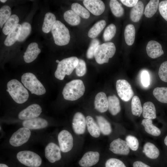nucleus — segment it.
I'll use <instances>...</instances> for the list:
<instances>
[{
	"mask_svg": "<svg viewBox=\"0 0 167 167\" xmlns=\"http://www.w3.org/2000/svg\"><path fill=\"white\" fill-rule=\"evenodd\" d=\"M83 3L86 8L95 15H100L105 9V5L101 0H84Z\"/></svg>",
	"mask_w": 167,
	"mask_h": 167,
	"instance_id": "obj_14",
	"label": "nucleus"
},
{
	"mask_svg": "<svg viewBox=\"0 0 167 167\" xmlns=\"http://www.w3.org/2000/svg\"><path fill=\"white\" fill-rule=\"evenodd\" d=\"M150 76L148 72L146 71H143L141 75V82L143 85L147 87L150 84Z\"/></svg>",
	"mask_w": 167,
	"mask_h": 167,
	"instance_id": "obj_48",
	"label": "nucleus"
},
{
	"mask_svg": "<svg viewBox=\"0 0 167 167\" xmlns=\"http://www.w3.org/2000/svg\"><path fill=\"white\" fill-rule=\"evenodd\" d=\"M105 167H126L121 160L116 158H111L108 160L105 164Z\"/></svg>",
	"mask_w": 167,
	"mask_h": 167,
	"instance_id": "obj_46",
	"label": "nucleus"
},
{
	"mask_svg": "<svg viewBox=\"0 0 167 167\" xmlns=\"http://www.w3.org/2000/svg\"><path fill=\"white\" fill-rule=\"evenodd\" d=\"M116 50L114 44L112 42L99 45L94 53V57L96 62L100 64L108 62L109 58L114 56Z\"/></svg>",
	"mask_w": 167,
	"mask_h": 167,
	"instance_id": "obj_5",
	"label": "nucleus"
},
{
	"mask_svg": "<svg viewBox=\"0 0 167 167\" xmlns=\"http://www.w3.org/2000/svg\"><path fill=\"white\" fill-rule=\"evenodd\" d=\"M116 31L115 26L113 24L109 25L105 30L103 34L104 40L108 41L111 40L115 36Z\"/></svg>",
	"mask_w": 167,
	"mask_h": 167,
	"instance_id": "obj_41",
	"label": "nucleus"
},
{
	"mask_svg": "<svg viewBox=\"0 0 167 167\" xmlns=\"http://www.w3.org/2000/svg\"><path fill=\"white\" fill-rule=\"evenodd\" d=\"M133 167H150L144 163L139 161L135 162L133 164Z\"/></svg>",
	"mask_w": 167,
	"mask_h": 167,
	"instance_id": "obj_50",
	"label": "nucleus"
},
{
	"mask_svg": "<svg viewBox=\"0 0 167 167\" xmlns=\"http://www.w3.org/2000/svg\"><path fill=\"white\" fill-rule=\"evenodd\" d=\"M95 108L101 113L106 112L108 108V98L105 93L100 92L96 95L94 101Z\"/></svg>",
	"mask_w": 167,
	"mask_h": 167,
	"instance_id": "obj_20",
	"label": "nucleus"
},
{
	"mask_svg": "<svg viewBox=\"0 0 167 167\" xmlns=\"http://www.w3.org/2000/svg\"><path fill=\"white\" fill-rule=\"evenodd\" d=\"M158 73L161 79L164 82H167V61L163 62L161 64Z\"/></svg>",
	"mask_w": 167,
	"mask_h": 167,
	"instance_id": "obj_45",
	"label": "nucleus"
},
{
	"mask_svg": "<svg viewBox=\"0 0 167 167\" xmlns=\"http://www.w3.org/2000/svg\"><path fill=\"white\" fill-rule=\"evenodd\" d=\"M144 11L143 2L139 1L137 4L131 9L130 12V18L134 22H137L141 19Z\"/></svg>",
	"mask_w": 167,
	"mask_h": 167,
	"instance_id": "obj_21",
	"label": "nucleus"
},
{
	"mask_svg": "<svg viewBox=\"0 0 167 167\" xmlns=\"http://www.w3.org/2000/svg\"><path fill=\"white\" fill-rule=\"evenodd\" d=\"M142 114L143 117L145 119L152 120L156 118V109L153 103L148 101L144 104Z\"/></svg>",
	"mask_w": 167,
	"mask_h": 167,
	"instance_id": "obj_25",
	"label": "nucleus"
},
{
	"mask_svg": "<svg viewBox=\"0 0 167 167\" xmlns=\"http://www.w3.org/2000/svg\"><path fill=\"white\" fill-rule=\"evenodd\" d=\"M141 124L144 127L145 131L149 134L156 136L160 135V130L153 124L152 120L143 119L142 121Z\"/></svg>",
	"mask_w": 167,
	"mask_h": 167,
	"instance_id": "obj_30",
	"label": "nucleus"
},
{
	"mask_svg": "<svg viewBox=\"0 0 167 167\" xmlns=\"http://www.w3.org/2000/svg\"><path fill=\"white\" fill-rule=\"evenodd\" d=\"M21 27V25L18 24L9 33L4 41V44L6 46H11L18 41Z\"/></svg>",
	"mask_w": 167,
	"mask_h": 167,
	"instance_id": "obj_22",
	"label": "nucleus"
},
{
	"mask_svg": "<svg viewBox=\"0 0 167 167\" xmlns=\"http://www.w3.org/2000/svg\"><path fill=\"white\" fill-rule=\"evenodd\" d=\"M116 88L118 96L122 101H128L133 97L134 92L131 85L127 80L123 79L117 80Z\"/></svg>",
	"mask_w": 167,
	"mask_h": 167,
	"instance_id": "obj_8",
	"label": "nucleus"
},
{
	"mask_svg": "<svg viewBox=\"0 0 167 167\" xmlns=\"http://www.w3.org/2000/svg\"><path fill=\"white\" fill-rule=\"evenodd\" d=\"M42 112V109L39 105L32 104L24 109L18 114V118L26 120L37 118Z\"/></svg>",
	"mask_w": 167,
	"mask_h": 167,
	"instance_id": "obj_11",
	"label": "nucleus"
},
{
	"mask_svg": "<svg viewBox=\"0 0 167 167\" xmlns=\"http://www.w3.org/2000/svg\"><path fill=\"white\" fill-rule=\"evenodd\" d=\"M78 62L79 59L75 56L62 60L58 63L54 73L55 77L59 80H63L66 75H69L71 74Z\"/></svg>",
	"mask_w": 167,
	"mask_h": 167,
	"instance_id": "obj_3",
	"label": "nucleus"
},
{
	"mask_svg": "<svg viewBox=\"0 0 167 167\" xmlns=\"http://www.w3.org/2000/svg\"><path fill=\"white\" fill-rule=\"evenodd\" d=\"M135 28L133 25L129 24L125 29L124 38L126 44L128 45H132L135 41Z\"/></svg>",
	"mask_w": 167,
	"mask_h": 167,
	"instance_id": "obj_29",
	"label": "nucleus"
},
{
	"mask_svg": "<svg viewBox=\"0 0 167 167\" xmlns=\"http://www.w3.org/2000/svg\"><path fill=\"white\" fill-rule=\"evenodd\" d=\"M120 1L125 6L129 7H133L139 1L138 0H121Z\"/></svg>",
	"mask_w": 167,
	"mask_h": 167,
	"instance_id": "obj_49",
	"label": "nucleus"
},
{
	"mask_svg": "<svg viewBox=\"0 0 167 167\" xmlns=\"http://www.w3.org/2000/svg\"><path fill=\"white\" fill-rule=\"evenodd\" d=\"M71 8L76 14L84 19H88L90 16L89 12L77 3L72 4Z\"/></svg>",
	"mask_w": 167,
	"mask_h": 167,
	"instance_id": "obj_38",
	"label": "nucleus"
},
{
	"mask_svg": "<svg viewBox=\"0 0 167 167\" xmlns=\"http://www.w3.org/2000/svg\"><path fill=\"white\" fill-rule=\"evenodd\" d=\"M41 52L38 45L36 42H32L28 46L23 56L24 61L29 63L34 61Z\"/></svg>",
	"mask_w": 167,
	"mask_h": 167,
	"instance_id": "obj_18",
	"label": "nucleus"
},
{
	"mask_svg": "<svg viewBox=\"0 0 167 167\" xmlns=\"http://www.w3.org/2000/svg\"><path fill=\"white\" fill-rule=\"evenodd\" d=\"M86 126V120L84 115L81 113H76L74 116L72 122V126L75 133L78 135L84 134Z\"/></svg>",
	"mask_w": 167,
	"mask_h": 167,
	"instance_id": "obj_15",
	"label": "nucleus"
},
{
	"mask_svg": "<svg viewBox=\"0 0 167 167\" xmlns=\"http://www.w3.org/2000/svg\"><path fill=\"white\" fill-rule=\"evenodd\" d=\"M100 154L97 152L89 151L83 155L79 161V165L82 167H89L96 165L99 161Z\"/></svg>",
	"mask_w": 167,
	"mask_h": 167,
	"instance_id": "obj_16",
	"label": "nucleus"
},
{
	"mask_svg": "<svg viewBox=\"0 0 167 167\" xmlns=\"http://www.w3.org/2000/svg\"><path fill=\"white\" fill-rule=\"evenodd\" d=\"M21 26L20 33L17 41L19 42L24 41L29 35L31 31V25L27 22H24Z\"/></svg>",
	"mask_w": 167,
	"mask_h": 167,
	"instance_id": "obj_40",
	"label": "nucleus"
},
{
	"mask_svg": "<svg viewBox=\"0 0 167 167\" xmlns=\"http://www.w3.org/2000/svg\"><path fill=\"white\" fill-rule=\"evenodd\" d=\"M76 75L79 77L84 76L86 72V64L83 60L79 59V62L75 68Z\"/></svg>",
	"mask_w": 167,
	"mask_h": 167,
	"instance_id": "obj_44",
	"label": "nucleus"
},
{
	"mask_svg": "<svg viewBox=\"0 0 167 167\" xmlns=\"http://www.w3.org/2000/svg\"><path fill=\"white\" fill-rule=\"evenodd\" d=\"M158 7L160 14L167 21V0L161 1L159 3Z\"/></svg>",
	"mask_w": 167,
	"mask_h": 167,
	"instance_id": "obj_47",
	"label": "nucleus"
},
{
	"mask_svg": "<svg viewBox=\"0 0 167 167\" xmlns=\"http://www.w3.org/2000/svg\"><path fill=\"white\" fill-rule=\"evenodd\" d=\"M125 139L130 148L131 150L135 151L138 149L139 148V143L136 137L131 135H128L126 136Z\"/></svg>",
	"mask_w": 167,
	"mask_h": 167,
	"instance_id": "obj_43",
	"label": "nucleus"
},
{
	"mask_svg": "<svg viewBox=\"0 0 167 167\" xmlns=\"http://www.w3.org/2000/svg\"><path fill=\"white\" fill-rule=\"evenodd\" d=\"M99 40L97 39H93L91 41L86 53V56L88 59H92L94 57L95 50L99 45Z\"/></svg>",
	"mask_w": 167,
	"mask_h": 167,
	"instance_id": "obj_42",
	"label": "nucleus"
},
{
	"mask_svg": "<svg viewBox=\"0 0 167 167\" xmlns=\"http://www.w3.org/2000/svg\"><path fill=\"white\" fill-rule=\"evenodd\" d=\"M0 167H8V166L6 164L1 163L0 164Z\"/></svg>",
	"mask_w": 167,
	"mask_h": 167,
	"instance_id": "obj_51",
	"label": "nucleus"
},
{
	"mask_svg": "<svg viewBox=\"0 0 167 167\" xmlns=\"http://www.w3.org/2000/svg\"><path fill=\"white\" fill-rule=\"evenodd\" d=\"M59 62H60V61H59L58 60H57L56 61V62H57L58 63Z\"/></svg>",
	"mask_w": 167,
	"mask_h": 167,
	"instance_id": "obj_54",
	"label": "nucleus"
},
{
	"mask_svg": "<svg viewBox=\"0 0 167 167\" xmlns=\"http://www.w3.org/2000/svg\"><path fill=\"white\" fill-rule=\"evenodd\" d=\"M143 152L147 157L152 159L157 158L160 154L158 148L150 142H147L144 144Z\"/></svg>",
	"mask_w": 167,
	"mask_h": 167,
	"instance_id": "obj_26",
	"label": "nucleus"
},
{
	"mask_svg": "<svg viewBox=\"0 0 167 167\" xmlns=\"http://www.w3.org/2000/svg\"><path fill=\"white\" fill-rule=\"evenodd\" d=\"M85 91L83 81L79 79H74L67 83L64 87L62 94L66 100L74 101L82 96Z\"/></svg>",
	"mask_w": 167,
	"mask_h": 167,
	"instance_id": "obj_1",
	"label": "nucleus"
},
{
	"mask_svg": "<svg viewBox=\"0 0 167 167\" xmlns=\"http://www.w3.org/2000/svg\"><path fill=\"white\" fill-rule=\"evenodd\" d=\"M45 156L49 162L54 163L61 158L60 149L55 143H50L45 148Z\"/></svg>",
	"mask_w": 167,
	"mask_h": 167,
	"instance_id": "obj_12",
	"label": "nucleus"
},
{
	"mask_svg": "<svg viewBox=\"0 0 167 167\" xmlns=\"http://www.w3.org/2000/svg\"><path fill=\"white\" fill-rule=\"evenodd\" d=\"M24 127L31 129H40L45 128L48 125V122L45 119L37 117L24 120L22 122Z\"/></svg>",
	"mask_w": 167,
	"mask_h": 167,
	"instance_id": "obj_19",
	"label": "nucleus"
},
{
	"mask_svg": "<svg viewBox=\"0 0 167 167\" xmlns=\"http://www.w3.org/2000/svg\"><path fill=\"white\" fill-rule=\"evenodd\" d=\"M96 118L101 132L104 135L111 134L112 130L110 123L102 116H97Z\"/></svg>",
	"mask_w": 167,
	"mask_h": 167,
	"instance_id": "obj_28",
	"label": "nucleus"
},
{
	"mask_svg": "<svg viewBox=\"0 0 167 167\" xmlns=\"http://www.w3.org/2000/svg\"><path fill=\"white\" fill-rule=\"evenodd\" d=\"M55 43L63 46L69 43L70 36L69 31L66 26L59 20H56L51 29Z\"/></svg>",
	"mask_w": 167,
	"mask_h": 167,
	"instance_id": "obj_4",
	"label": "nucleus"
},
{
	"mask_svg": "<svg viewBox=\"0 0 167 167\" xmlns=\"http://www.w3.org/2000/svg\"><path fill=\"white\" fill-rule=\"evenodd\" d=\"M56 20V17L54 14L50 12L47 13L45 15L42 25L43 32L45 33L49 32Z\"/></svg>",
	"mask_w": 167,
	"mask_h": 167,
	"instance_id": "obj_27",
	"label": "nucleus"
},
{
	"mask_svg": "<svg viewBox=\"0 0 167 167\" xmlns=\"http://www.w3.org/2000/svg\"><path fill=\"white\" fill-rule=\"evenodd\" d=\"M109 150L115 154L122 155H127L130 152V148L127 142L119 138L111 142Z\"/></svg>",
	"mask_w": 167,
	"mask_h": 167,
	"instance_id": "obj_13",
	"label": "nucleus"
},
{
	"mask_svg": "<svg viewBox=\"0 0 167 167\" xmlns=\"http://www.w3.org/2000/svg\"><path fill=\"white\" fill-rule=\"evenodd\" d=\"M108 109L110 113L115 115L121 110V106L118 98L115 95L109 96L108 98Z\"/></svg>",
	"mask_w": 167,
	"mask_h": 167,
	"instance_id": "obj_24",
	"label": "nucleus"
},
{
	"mask_svg": "<svg viewBox=\"0 0 167 167\" xmlns=\"http://www.w3.org/2000/svg\"><path fill=\"white\" fill-rule=\"evenodd\" d=\"M164 143L165 145L167 146V135L166 136L164 139Z\"/></svg>",
	"mask_w": 167,
	"mask_h": 167,
	"instance_id": "obj_52",
	"label": "nucleus"
},
{
	"mask_svg": "<svg viewBox=\"0 0 167 167\" xmlns=\"http://www.w3.org/2000/svg\"><path fill=\"white\" fill-rule=\"evenodd\" d=\"M21 81L25 87L32 93L41 95L46 92L44 86L32 73L28 72L24 74L21 76Z\"/></svg>",
	"mask_w": 167,
	"mask_h": 167,
	"instance_id": "obj_6",
	"label": "nucleus"
},
{
	"mask_svg": "<svg viewBox=\"0 0 167 167\" xmlns=\"http://www.w3.org/2000/svg\"><path fill=\"white\" fill-rule=\"evenodd\" d=\"M18 160L22 164L30 167H38L41 165L42 160L36 153L30 151H23L16 155Z\"/></svg>",
	"mask_w": 167,
	"mask_h": 167,
	"instance_id": "obj_7",
	"label": "nucleus"
},
{
	"mask_svg": "<svg viewBox=\"0 0 167 167\" xmlns=\"http://www.w3.org/2000/svg\"><path fill=\"white\" fill-rule=\"evenodd\" d=\"M146 50L148 56L152 58L159 57L164 54L161 45L155 41H150L148 42Z\"/></svg>",
	"mask_w": 167,
	"mask_h": 167,
	"instance_id": "obj_17",
	"label": "nucleus"
},
{
	"mask_svg": "<svg viewBox=\"0 0 167 167\" xmlns=\"http://www.w3.org/2000/svg\"><path fill=\"white\" fill-rule=\"evenodd\" d=\"M159 0H150L146 5L144 11V14L148 18L152 17L156 12L159 4Z\"/></svg>",
	"mask_w": 167,
	"mask_h": 167,
	"instance_id": "obj_34",
	"label": "nucleus"
},
{
	"mask_svg": "<svg viewBox=\"0 0 167 167\" xmlns=\"http://www.w3.org/2000/svg\"><path fill=\"white\" fill-rule=\"evenodd\" d=\"M0 1L1 2L4 3L6 2L7 1L6 0H0Z\"/></svg>",
	"mask_w": 167,
	"mask_h": 167,
	"instance_id": "obj_53",
	"label": "nucleus"
},
{
	"mask_svg": "<svg viewBox=\"0 0 167 167\" xmlns=\"http://www.w3.org/2000/svg\"><path fill=\"white\" fill-rule=\"evenodd\" d=\"M153 94L159 102L167 103V87H156L153 90Z\"/></svg>",
	"mask_w": 167,
	"mask_h": 167,
	"instance_id": "obj_35",
	"label": "nucleus"
},
{
	"mask_svg": "<svg viewBox=\"0 0 167 167\" xmlns=\"http://www.w3.org/2000/svg\"><path fill=\"white\" fill-rule=\"evenodd\" d=\"M106 25L105 20H102L97 22L90 29L88 33L89 37L95 38L102 31Z\"/></svg>",
	"mask_w": 167,
	"mask_h": 167,
	"instance_id": "obj_32",
	"label": "nucleus"
},
{
	"mask_svg": "<svg viewBox=\"0 0 167 167\" xmlns=\"http://www.w3.org/2000/svg\"><path fill=\"white\" fill-rule=\"evenodd\" d=\"M86 126L90 135L95 138L98 137L100 135V130L98 125L90 116L86 118Z\"/></svg>",
	"mask_w": 167,
	"mask_h": 167,
	"instance_id": "obj_23",
	"label": "nucleus"
},
{
	"mask_svg": "<svg viewBox=\"0 0 167 167\" xmlns=\"http://www.w3.org/2000/svg\"><path fill=\"white\" fill-rule=\"evenodd\" d=\"M31 135L29 129L25 127L20 128L12 134L9 143L13 146H19L28 141Z\"/></svg>",
	"mask_w": 167,
	"mask_h": 167,
	"instance_id": "obj_9",
	"label": "nucleus"
},
{
	"mask_svg": "<svg viewBox=\"0 0 167 167\" xmlns=\"http://www.w3.org/2000/svg\"><path fill=\"white\" fill-rule=\"evenodd\" d=\"M109 6L113 14L116 17H119L123 15L124 10L121 4L116 0H111Z\"/></svg>",
	"mask_w": 167,
	"mask_h": 167,
	"instance_id": "obj_37",
	"label": "nucleus"
},
{
	"mask_svg": "<svg viewBox=\"0 0 167 167\" xmlns=\"http://www.w3.org/2000/svg\"><path fill=\"white\" fill-rule=\"evenodd\" d=\"M11 9L7 5H4L0 9V27L2 28L11 16Z\"/></svg>",
	"mask_w": 167,
	"mask_h": 167,
	"instance_id": "obj_39",
	"label": "nucleus"
},
{
	"mask_svg": "<svg viewBox=\"0 0 167 167\" xmlns=\"http://www.w3.org/2000/svg\"><path fill=\"white\" fill-rule=\"evenodd\" d=\"M7 91L16 103H23L28 99V91L17 80L12 79L9 81L7 84Z\"/></svg>",
	"mask_w": 167,
	"mask_h": 167,
	"instance_id": "obj_2",
	"label": "nucleus"
},
{
	"mask_svg": "<svg viewBox=\"0 0 167 167\" xmlns=\"http://www.w3.org/2000/svg\"><path fill=\"white\" fill-rule=\"evenodd\" d=\"M19 19L18 16L13 14L11 16L5 24L2 31L5 35H7L18 24Z\"/></svg>",
	"mask_w": 167,
	"mask_h": 167,
	"instance_id": "obj_31",
	"label": "nucleus"
},
{
	"mask_svg": "<svg viewBox=\"0 0 167 167\" xmlns=\"http://www.w3.org/2000/svg\"><path fill=\"white\" fill-rule=\"evenodd\" d=\"M131 109L132 114L139 117L143 112V108L139 97L134 96L132 98L131 102Z\"/></svg>",
	"mask_w": 167,
	"mask_h": 167,
	"instance_id": "obj_36",
	"label": "nucleus"
},
{
	"mask_svg": "<svg viewBox=\"0 0 167 167\" xmlns=\"http://www.w3.org/2000/svg\"><path fill=\"white\" fill-rule=\"evenodd\" d=\"M63 17L65 20L71 25H78L80 22L79 16L72 10H69L65 12Z\"/></svg>",
	"mask_w": 167,
	"mask_h": 167,
	"instance_id": "obj_33",
	"label": "nucleus"
},
{
	"mask_svg": "<svg viewBox=\"0 0 167 167\" xmlns=\"http://www.w3.org/2000/svg\"><path fill=\"white\" fill-rule=\"evenodd\" d=\"M58 140L59 148L62 152H67L72 148L73 145V137L67 130H63L59 133Z\"/></svg>",
	"mask_w": 167,
	"mask_h": 167,
	"instance_id": "obj_10",
	"label": "nucleus"
}]
</instances>
